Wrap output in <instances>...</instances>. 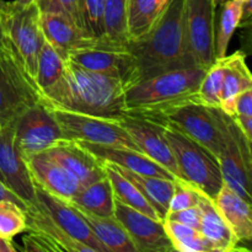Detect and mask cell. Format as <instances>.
I'll return each instance as SVG.
<instances>
[{
	"label": "cell",
	"mask_w": 252,
	"mask_h": 252,
	"mask_svg": "<svg viewBox=\"0 0 252 252\" xmlns=\"http://www.w3.org/2000/svg\"><path fill=\"white\" fill-rule=\"evenodd\" d=\"M126 86L121 80L90 71L65 59L61 83L41 97L48 108L121 120L126 116Z\"/></svg>",
	"instance_id": "cell-1"
},
{
	"label": "cell",
	"mask_w": 252,
	"mask_h": 252,
	"mask_svg": "<svg viewBox=\"0 0 252 252\" xmlns=\"http://www.w3.org/2000/svg\"><path fill=\"white\" fill-rule=\"evenodd\" d=\"M185 2L172 0L148 33L128 41L127 48L134 64L133 84L165 71L194 66L185 36Z\"/></svg>",
	"instance_id": "cell-2"
},
{
	"label": "cell",
	"mask_w": 252,
	"mask_h": 252,
	"mask_svg": "<svg viewBox=\"0 0 252 252\" xmlns=\"http://www.w3.org/2000/svg\"><path fill=\"white\" fill-rule=\"evenodd\" d=\"M206 69L180 68L158 74L128 86L126 116L158 123L167 112L191 102H201L198 90Z\"/></svg>",
	"instance_id": "cell-3"
},
{
	"label": "cell",
	"mask_w": 252,
	"mask_h": 252,
	"mask_svg": "<svg viewBox=\"0 0 252 252\" xmlns=\"http://www.w3.org/2000/svg\"><path fill=\"white\" fill-rule=\"evenodd\" d=\"M160 126L172 150L182 181L198 189L211 199L216 198L224 184L218 158L175 126L169 123Z\"/></svg>",
	"instance_id": "cell-4"
},
{
	"label": "cell",
	"mask_w": 252,
	"mask_h": 252,
	"mask_svg": "<svg viewBox=\"0 0 252 252\" xmlns=\"http://www.w3.org/2000/svg\"><path fill=\"white\" fill-rule=\"evenodd\" d=\"M0 12L10 44L16 52L25 70L34 81L38 56L44 43V37L39 25L37 2L20 5L15 1L0 0Z\"/></svg>",
	"instance_id": "cell-5"
},
{
	"label": "cell",
	"mask_w": 252,
	"mask_h": 252,
	"mask_svg": "<svg viewBox=\"0 0 252 252\" xmlns=\"http://www.w3.org/2000/svg\"><path fill=\"white\" fill-rule=\"evenodd\" d=\"M226 120L228 115L220 107H208L201 102H191L167 112L158 125L169 123L175 126L218 158L225 147L228 137Z\"/></svg>",
	"instance_id": "cell-6"
},
{
	"label": "cell",
	"mask_w": 252,
	"mask_h": 252,
	"mask_svg": "<svg viewBox=\"0 0 252 252\" xmlns=\"http://www.w3.org/2000/svg\"><path fill=\"white\" fill-rule=\"evenodd\" d=\"M41 102V93L12 46L0 53V126L17 120Z\"/></svg>",
	"instance_id": "cell-7"
},
{
	"label": "cell",
	"mask_w": 252,
	"mask_h": 252,
	"mask_svg": "<svg viewBox=\"0 0 252 252\" xmlns=\"http://www.w3.org/2000/svg\"><path fill=\"white\" fill-rule=\"evenodd\" d=\"M49 110L58 122L64 139L98 145L126 147L140 152L120 120L84 115L57 108Z\"/></svg>",
	"instance_id": "cell-8"
},
{
	"label": "cell",
	"mask_w": 252,
	"mask_h": 252,
	"mask_svg": "<svg viewBox=\"0 0 252 252\" xmlns=\"http://www.w3.org/2000/svg\"><path fill=\"white\" fill-rule=\"evenodd\" d=\"M216 5L213 0H186L185 36L192 64L208 69L216 62Z\"/></svg>",
	"instance_id": "cell-9"
},
{
	"label": "cell",
	"mask_w": 252,
	"mask_h": 252,
	"mask_svg": "<svg viewBox=\"0 0 252 252\" xmlns=\"http://www.w3.org/2000/svg\"><path fill=\"white\" fill-rule=\"evenodd\" d=\"M66 59L90 71L118 79L126 89L133 84L134 64L127 46L113 43L105 37L94 38L88 46L69 52Z\"/></svg>",
	"instance_id": "cell-10"
},
{
	"label": "cell",
	"mask_w": 252,
	"mask_h": 252,
	"mask_svg": "<svg viewBox=\"0 0 252 252\" xmlns=\"http://www.w3.org/2000/svg\"><path fill=\"white\" fill-rule=\"evenodd\" d=\"M228 137L224 149L218 157L223 182L226 186L252 203L251 171L252 154L251 143L235 121L228 116Z\"/></svg>",
	"instance_id": "cell-11"
},
{
	"label": "cell",
	"mask_w": 252,
	"mask_h": 252,
	"mask_svg": "<svg viewBox=\"0 0 252 252\" xmlns=\"http://www.w3.org/2000/svg\"><path fill=\"white\" fill-rule=\"evenodd\" d=\"M15 139L20 152L27 160L46 152L57 142L63 140L64 137L52 111L39 102L16 120Z\"/></svg>",
	"instance_id": "cell-12"
},
{
	"label": "cell",
	"mask_w": 252,
	"mask_h": 252,
	"mask_svg": "<svg viewBox=\"0 0 252 252\" xmlns=\"http://www.w3.org/2000/svg\"><path fill=\"white\" fill-rule=\"evenodd\" d=\"M15 127L16 120L0 128V180L26 207L36 199V186L26 159L16 144Z\"/></svg>",
	"instance_id": "cell-13"
},
{
	"label": "cell",
	"mask_w": 252,
	"mask_h": 252,
	"mask_svg": "<svg viewBox=\"0 0 252 252\" xmlns=\"http://www.w3.org/2000/svg\"><path fill=\"white\" fill-rule=\"evenodd\" d=\"M113 216L125 226L138 252L175 251L162 221L150 218L116 198Z\"/></svg>",
	"instance_id": "cell-14"
},
{
	"label": "cell",
	"mask_w": 252,
	"mask_h": 252,
	"mask_svg": "<svg viewBox=\"0 0 252 252\" xmlns=\"http://www.w3.org/2000/svg\"><path fill=\"white\" fill-rule=\"evenodd\" d=\"M120 121L143 154L166 169L177 181H182L174 154L165 138L161 126L130 116H125Z\"/></svg>",
	"instance_id": "cell-15"
},
{
	"label": "cell",
	"mask_w": 252,
	"mask_h": 252,
	"mask_svg": "<svg viewBox=\"0 0 252 252\" xmlns=\"http://www.w3.org/2000/svg\"><path fill=\"white\" fill-rule=\"evenodd\" d=\"M34 201L53 219L54 223L62 230L65 231L70 238L89 246L94 252H107L101 245L100 241L96 239L90 228L86 225L84 219L81 218L79 212L70 202L58 198L38 186H36V199Z\"/></svg>",
	"instance_id": "cell-16"
},
{
	"label": "cell",
	"mask_w": 252,
	"mask_h": 252,
	"mask_svg": "<svg viewBox=\"0 0 252 252\" xmlns=\"http://www.w3.org/2000/svg\"><path fill=\"white\" fill-rule=\"evenodd\" d=\"M43 153L74 175L81 187L106 176L102 162L76 140H59Z\"/></svg>",
	"instance_id": "cell-17"
},
{
	"label": "cell",
	"mask_w": 252,
	"mask_h": 252,
	"mask_svg": "<svg viewBox=\"0 0 252 252\" xmlns=\"http://www.w3.org/2000/svg\"><path fill=\"white\" fill-rule=\"evenodd\" d=\"M26 161L34 185L48 193L64 201H70L80 189L81 186L75 176L44 153L33 155Z\"/></svg>",
	"instance_id": "cell-18"
},
{
	"label": "cell",
	"mask_w": 252,
	"mask_h": 252,
	"mask_svg": "<svg viewBox=\"0 0 252 252\" xmlns=\"http://www.w3.org/2000/svg\"><path fill=\"white\" fill-rule=\"evenodd\" d=\"M78 142V140H76ZM86 150L97 158L101 162L115 164L123 167L128 171L137 174L148 175V176H158L164 179L176 180L166 169L160 166L158 162L148 158L142 152L130 149L126 147H115V145H98L93 143L79 142ZM177 181V180H176Z\"/></svg>",
	"instance_id": "cell-19"
},
{
	"label": "cell",
	"mask_w": 252,
	"mask_h": 252,
	"mask_svg": "<svg viewBox=\"0 0 252 252\" xmlns=\"http://www.w3.org/2000/svg\"><path fill=\"white\" fill-rule=\"evenodd\" d=\"M39 25L44 41L64 59H66L69 52L88 46L95 38L88 36L69 17L58 12H41Z\"/></svg>",
	"instance_id": "cell-20"
},
{
	"label": "cell",
	"mask_w": 252,
	"mask_h": 252,
	"mask_svg": "<svg viewBox=\"0 0 252 252\" xmlns=\"http://www.w3.org/2000/svg\"><path fill=\"white\" fill-rule=\"evenodd\" d=\"M25 216L27 230L43 238L54 252H94L62 230L36 201L25 207Z\"/></svg>",
	"instance_id": "cell-21"
},
{
	"label": "cell",
	"mask_w": 252,
	"mask_h": 252,
	"mask_svg": "<svg viewBox=\"0 0 252 252\" xmlns=\"http://www.w3.org/2000/svg\"><path fill=\"white\" fill-rule=\"evenodd\" d=\"M213 202L239 243L250 241L252 238L251 203L246 202L225 184H223Z\"/></svg>",
	"instance_id": "cell-22"
},
{
	"label": "cell",
	"mask_w": 252,
	"mask_h": 252,
	"mask_svg": "<svg viewBox=\"0 0 252 252\" xmlns=\"http://www.w3.org/2000/svg\"><path fill=\"white\" fill-rule=\"evenodd\" d=\"M224 80L221 88L220 108L223 112L233 117L235 115V102L241 93L252 89V75L246 64L244 52L236 51L231 56L223 57Z\"/></svg>",
	"instance_id": "cell-23"
},
{
	"label": "cell",
	"mask_w": 252,
	"mask_h": 252,
	"mask_svg": "<svg viewBox=\"0 0 252 252\" xmlns=\"http://www.w3.org/2000/svg\"><path fill=\"white\" fill-rule=\"evenodd\" d=\"M74 206V204H73ZM76 211L107 252H138L127 230L115 216L100 217L76 207Z\"/></svg>",
	"instance_id": "cell-24"
},
{
	"label": "cell",
	"mask_w": 252,
	"mask_h": 252,
	"mask_svg": "<svg viewBox=\"0 0 252 252\" xmlns=\"http://www.w3.org/2000/svg\"><path fill=\"white\" fill-rule=\"evenodd\" d=\"M198 208L201 212L199 233L216 246L218 252L235 250L240 243L217 211L213 199L206 196L203 192L199 193Z\"/></svg>",
	"instance_id": "cell-25"
},
{
	"label": "cell",
	"mask_w": 252,
	"mask_h": 252,
	"mask_svg": "<svg viewBox=\"0 0 252 252\" xmlns=\"http://www.w3.org/2000/svg\"><path fill=\"white\" fill-rule=\"evenodd\" d=\"M108 164V162H106ZM115 167L118 172L123 175L126 179L129 180L138 189L140 193L147 198L150 206L157 211L159 214L160 219L164 220L167 214V208H169V202L174 193L176 180L164 179V177L158 176H148V175L137 174V172L128 171L123 167L117 166L115 164H108Z\"/></svg>",
	"instance_id": "cell-26"
},
{
	"label": "cell",
	"mask_w": 252,
	"mask_h": 252,
	"mask_svg": "<svg viewBox=\"0 0 252 252\" xmlns=\"http://www.w3.org/2000/svg\"><path fill=\"white\" fill-rule=\"evenodd\" d=\"M172 0H127V30L129 39L144 36L164 15Z\"/></svg>",
	"instance_id": "cell-27"
},
{
	"label": "cell",
	"mask_w": 252,
	"mask_h": 252,
	"mask_svg": "<svg viewBox=\"0 0 252 252\" xmlns=\"http://www.w3.org/2000/svg\"><path fill=\"white\" fill-rule=\"evenodd\" d=\"M68 202L100 217H111L115 213V196L107 175L88 186L80 187Z\"/></svg>",
	"instance_id": "cell-28"
},
{
	"label": "cell",
	"mask_w": 252,
	"mask_h": 252,
	"mask_svg": "<svg viewBox=\"0 0 252 252\" xmlns=\"http://www.w3.org/2000/svg\"><path fill=\"white\" fill-rule=\"evenodd\" d=\"M103 167H105L106 175H107L108 180H110L111 187H112L113 196L117 201L122 202L126 206L130 207L133 209L142 212L145 216L150 217L153 219L162 221L160 219L159 214L157 213L154 208L150 206L149 202L147 201L144 196L139 192V189L132 184L128 179H126L121 172H118L115 167L111 165L102 162Z\"/></svg>",
	"instance_id": "cell-29"
},
{
	"label": "cell",
	"mask_w": 252,
	"mask_h": 252,
	"mask_svg": "<svg viewBox=\"0 0 252 252\" xmlns=\"http://www.w3.org/2000/svg\"><path fill=\"white\" fill-rule=\"evenodd\" d=\"M64 64L65 59L51 44L44 41L43 47L39 52L37 73L34 78V83L41 93V97L53 90L61 83L64 74Z\"/></svg>",
	"instance_id": "cell-30"
},
{
	"label": "cell",
	"mask_w": 252,
	"mask_h": 252,
	"mask_svg": "<svg viewBox=\"0 0 252 252\" xmlns=\"http://www.w3.org/2000/svg\"><path fill=\"white\" fill-rule=\"evenodd\" d=\"M216 32V59L226 56L231 37L243 21V5L239 0H228L224 2Z\"/></svg>",
	"instance_id": "cell-31"
},
{
	"label": "cell",
	"mask_w": 252,
	"mask_h": 252,
	"mask_svg": "<svg viewBox=\"0 0 252 252\" xmlns=\"http://www.w3.org/2000/svg\"><path fill=\"white\" fill-rule=\"evenodd\" d=\"M105 37L108 41L127 46V0H105L103 5Z\"/></svg>",
	"instance_id": "cell-32"
},
{
	"label": "cell",
	"mask_w": 252,
	"mask_h": 252,
	"mask_svg": "<svg viewBox=\"0 0 252 252\" xmlns=\"http://www.w3.org/2000/svg\"><path fill=\"white\" fill-rule=\"evenodd\" d=\"M224 71L225 66L223 58L216 59V62L207 69L198 90L201 103L208 107H220Z\"/></svg>",
	"instance_id": "cell-33"
},
{
	"label": "cell",
	"mask_w": 252,
	"mask_h": 252,
	"mask_svg": "<svg viewBox=\"0 0 252 252\" xmlns=\"http://www.w3.org/2000/svg\"><path fill=\"white\" fill-rule=\"evenodd\" d=\"M26 230L25 209L12 202H0V236L11 239Z\"/></svg>",
	"instance_id": "cell-34"
},
{
	"label": "cell",
	"mask_w": 252,
	"mask_h": 252,
	"mask_svg": "<svg viewBox=\"0 0 252 252\" xmlns=\"http://www.w3.org/2000/svg\"><path fill=\"white\" fill-rule=\"evenodd\" d=\"M103 5L105 0H80V14L84 30L90 37L101 38L105 34Z\"/></svg>",
	"instance_id": "cell-35"
},
{
	"label": "cell",
	"mask_w": 252,
	"mask_h": 252,
	"mask_svg": "<svg viewBox=\"0 0 252 252\" xmlns=\"http://www.w3.org/2000/svg\"><path fill=\"white\" fill-rule=\"evenodd\" d=\"M37 5L41 12H58L69 17L81 31L85 32L80 14V0H37Z\"/></svg>",
	"instance_id": "cell-36"
},
{
	"label": "cell",
	"mask_w": 252,
	"mask_h": 252,
	"mask_svg": "<svg viewBox=\"0 0 252 252\" xmlns=\"http://www.w3.org/2000/svg\"><path fill=\"white\" fill-rule=\"evenodd\" d=\"M199 193L201 191L192 185L184 181H176L174 193L169 202L167 213L198 206Z\"/></svg>",
	"instance_id": "cell-37"
},
{
	"label": "cell",
	"mask_w": 252,
	"mask_h": 252,
	"mask_svg": "<svg viewBox=\"0 0 252 252\" xmlns=\"http://www.w3.org/2000/svg\"><path fill=\"white\" fill-rule=\"evenodd\" d=\"M174 250L180 252H218L216 246L204 238L199 231L187 238L182 239L179 243L174 244Z\"/></svg>",
	"instance_id": "cell-38"
},
{
	"label": "cell",
	"mask_w": 252,
	"mask_h": 252,
	"mask_svg": "<svg viewBox=\"0 0 252 252\" xmlns=\"http://www.w3.org/2000/svg\"><path fill=\"white\" fill-rule=\"evenodd\" d=\"M165 219L169 220L177 221V223L185 224L187 226L199 230V225H201V212H199L198 206L191 207V208L181 209V211L170 212L166 214Z\"/></svg>",
	"instance_id": "cell-39"
},
{
	"label": "cell",
	"mask_w": 252,
	"mask_h": 252,
	"mask_svg": "<svg viewBox=\"0 0 252 252\" xmlns=\"http://www.w3.org/2000/svg\"><path fill=\"white\" fill-rule=\"evenodd\" d=\"M235 117H252V89H248L239 95L235 102Z\"/></svg>",
	"instance_id": "cell-40"
},
{
	"label": "cell",
	"mask_w": 252,
	"mask_h": 252,
	"mask_svg": "<svg viewBox=\"0 0 252 252\" xmlns=\"http://www.w3.org/2000/svg\"><path fill=\"white\" fill-rule=\"evenodd\" d=\"M24 245L25 251L29 252H54L53 248L49 245V243H47L43 238L32 233V231H30L29 235L24 238Z\"/></svg>",
	"instance_id": "cell-41"
},
{
	"label": "cell",
	"mask_w": 252,
	"mask_h": 252,
	"mask_svg": "<svg viewBox=\"0 0 252 252\" xmlns=\"http://www.w3.org/2000/svg\"><path fill=\"white\" fill-rule=\"evenodd\" d=\"M1 201L12 202V203L19 204L20 207H22V208L25 209L24 202H22L21 199H20L19 197H17L16 194H15L14 192H12L11 189L6 186V185H5L1 180H0V202Z\"/></svg>",
	"instance_id": "cell-42"
},
{
	"label": "cell",
	"mask_w": 252,
	"mask_h": 252,
	"mask_svg": "<svg viewBox=\"0 0 252 252\" xmlns=\"http://www.w3.org/2000/svg\"><path fill=\"white\" fill-rule=\"evenodd\" d=\"M10 47H11V44H10L9 38H7V36H6L4 21H2L1 12H0V53L5 52L6 49H9Z\"/></svg>",
	"instance_id": "cell-43"
},
{
	"label": "cell",
	"mask_w": 252,
	"mask_h": 252,
	"mask_svg": "<svg viewBox=\"0 0 252 252\" xmlns=\"http://www.w3.org/2000/svg\"><path fill=\"white\" fill-rule=\"evenodd\" d=\"M16 251V248L12 245L11 239H6L0 236V252H14Z\"/></svg>",
	"instance_id": "cell-44"
},
{
	"label": "cell",
	"mask_w": 252,
	"mask_h": 252,
	"mask_svg": "<svg viewBox=\"0 0 252 252\" xmlns=\"http://www.w3.org/2000/svg\"><path fill=\"white\" fill-rule=\"evenodd\" d=\"M14 1L20 5H24V6H27V5H31V4H34V2H37V0H14Z\"/></svg>",
	"instance_id": "cell-45"
},
{
	"label": "cell",
	"mask_w": 252,
	"mask_h": 252,
	"mask_svg": "<svg viewBox=\"0 0 252 252\" xmlns=\"http://www.w3.org/2000/svg\"><path fill=\"white\" fill-rule=\"evenodd\" d=\"M225 1H228V0H213V2H214V5H216V7L217 6H221V5H223Z\"/></svg>",
	"instance_id": "cell-46"
},
{
	"label": "cell",
	"mask_w": 252,
	"mask_h": 252,
	"mask_svg": "<svg viewBox=\"0 0 252 252\" xmlns=\"http://www.w3.org/2000/svg\"><path fill=\"white\" fill-rule=\"evenodd\" d=\"M0 128H1V126H0Z\"/></svg>",
	"instance_id": "cell-47"
}]
</instances>
